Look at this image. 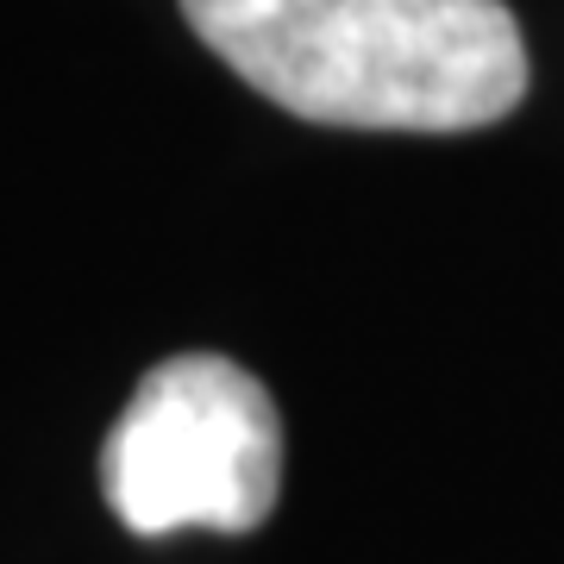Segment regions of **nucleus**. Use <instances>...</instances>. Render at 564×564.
I'll list each match as a JSON object with an SVG mask.
<instances>
[{
	"instance_id": "1",
	"label": "nucleus",
	"mask_w": 564,
	"mask_h": 564,
	"mask_svg": "<svg viewBox=\"0 0 564 564\" xmlns=\"http://www.w3.org/2000/svg\"><path fill=\"white\" fill-rule=\"evenodd\" d=\"M263 101L351 132H477L527 95L502 0H182Z\"/></svg>"
},
{
	"instance_id": "2",
	"label": "nucleus",
	"mask_w": 564,
	"mask_h": 564,
	"mask_svg": "<svg viewBox=\"0 0 564 564\" xmlns=\"http://www.w3.org/2000/svg\"><path fill=\"white\" fill-rule=\"evenodd\" d=\"M107 508L132 533H251L282 489V421L251 370L214 351L158 364L101 445Z\"/></svg>"
}]
</instances>
